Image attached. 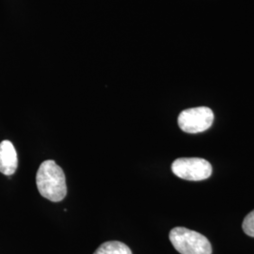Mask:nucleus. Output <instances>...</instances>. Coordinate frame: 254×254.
Listing matches in <instances>:
<instances>
[{
    "label": "nucleus",
    "instance_id": "obj_1",
    "mask_svg": "<svg viewBox=\"0 0 254 254\" xmlns=\"http://www.w3.org/2000/svg\"><path fill=\"white\" fill-rule=\"evenodd\" d=\"M36 184L40 194L51 201H61L67 194L65 174L53 160L41 164L37 172Z\"/></svg>",
    "mask_w": 254,
    "mask_h": 254
},
{
    "label": "nucleus",
    "instance_id": "obj_2",
    "mask_svg": "<svg viewBox=\"0 0 254 254\" xmlns=\"http://www.w3.org/2000/svg\"><path fill=\"white\" fill-rule=\"evenodd\" d=\"M170 240L179 254H212V246L208 239L187 228H173L170 233Z\"/></svg>",
    "mask_w": 254,
    "mask_h": 254
},
{
    "label": "nucleus",
    "instance_id": "obj_3",
    "mask_svg": "<svg viewBox=\"0 0 254 254\" xmlns=\"http://www.w3.org/2000/svg\"><path fill=\"white\" fill-rule=\"evenodd\" d=\"M173 173L188 181H202L212 174V166L207 160L198 157H183L172 165Z\"/></svg>",
    "mask_w": 254,
    "mask_h": 254
},
{
    "label": "nucleus",
    "instance_id": "obj_4",
    "mask_svg": "<svg viewBox=\"0 0 254 254\" xmlns=\"http://www.w3.org/2000/svg\"><path fill=\"white\" fill-rule=\"evenodd\" d=\"M214 122V113L207 107H198L182 111L178 126L189 134H197L209 129Z\"/></svg>",
    "mask_w": 254,
    "mask_h": 254
},
{
    "label": "nucleus",
    "instance_id": "obj_5",
    "mask_svg": "<svg viewBox=\"0 0 254 254\" xmlns=\"http://www.w3.org/2000/svg\"><path fill=\"white\" fill-rule=\"evenodd\" d=\"M17 167L18 157L14 146L9 140H3L0 143V173L9 176L16 172Z\"/></svg>",
    "mask_w": 254,
    "mask_h": 254
},
{
    "label": "nucleus",
    "instance_id": "obj_6",
    "mask_svg": "<svg viewBox=\"0 0 254 254\" xmlns=\"http://www.w3.org/2000/svg\"><path fill=\"white\" fill-rule=\"evenodd\" d=\"M93 254H133L128 246L120 241L105 242Z\"/></svg>",
    "mask_w": 254,
    "mask_h": 254
},
{
    "label": "nucleus",
    "instance_id": "obj_7",
    "mask_svg": "<svg viewBox=\"0 0 254 254\" xmlns=\"http://www.w3.org/2000/svg\"><path fill=\"white\" fill-rule=\"evenodd\" d=\"M242 228L247 236L254 237V210L246 217Z\"/></svg>",
    "mask_w": 254,
    "mask_h": 254
}]
</instances>
